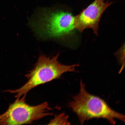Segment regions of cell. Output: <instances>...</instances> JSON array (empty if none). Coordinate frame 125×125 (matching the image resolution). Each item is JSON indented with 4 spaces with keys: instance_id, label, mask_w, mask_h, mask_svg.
Returning a JSON list of instances; mask_svg holds the SVG:
<instances>
[{
    "instance_id": "6da1fadb",
    "label": "cell",
    "mask_w": 125,
    "mask_h": 125,
    "mask_svg": "<svg viewBox=\"0 0 125 125\" xmlns=\"http://www.w3.org/2000/svg\"><path fill=\"white\" fill-rule=\"evenodd\" d=\"M80 85L79 93L69 105L77 115L81 124L93 118L104 119L113 125L116 123L115 119L125 123L124 115L113 110L104 100L87 92L82 80Z\"/></svg>"
},
{
    "instance_id": "7a4b0ae2",
    "label": "cell",
    "mask_w": 125,
    "mask_h": 125,
    "mask_svg": "<svg viewBox=\"0 0 125 125\" xmlns=\"http://www.w3.org/2000/svg\"><path fill=\"white\" fill-rule=\"evenodd\" d=\"M59 54L52 58L41 55L39 57L34 68L26 74L27 82L20 88L15 90L6 91L16 94L15 98H20L32 89L39 85L60 78L64 73L75 72V68L79 65H65L59 62L58 59Z\"/></svg>"
},
{
    "instance_id": "277c9868",
    "label": "cell",
    "mask_w": 125,
    "mask_h": 125,
    "mask_svg": "<svg viewBox=\"0 0 125 125\" xmlns=\"http://www.w3.org/2000/svg\"><path fill=\"white\" fill-rule=\"evenodd\" d=\"M26 95L21 98H17L10 104L7 110L0 115V125L31 124L33 122L48 115H53L48 112L52 109L48 102L36 106H31L26 102Z\"/></svg>"
},
{
    "instance_id": "3957f363",
    "label": "cell",
    "mask_w": 125,
    "mask_h": 125,
    "mask_svg": "<svg viewBox=\"0 0 125 125\" xmlns=\"http://www.w3.org/2000/svg\"><path fill=\"white\" fill-rule=\"evenodd\" d=\"M74 16L63 11L45 9L37 15L32 26L39 37L43 39L62 38L75 29Z\"/></svg>"
},
{
    "instance_id": "5b68a950",
    "label": "cell",
    "mask_w": 125,
    "mask_h": 125,
    "mask_svg": "<svg viewBox=\"0 0 125 125\" xmlns=\"http://www.w3.org/2000/svg\"><path fill=\"white\" fill-rule=\"evenodd\" d=\"M112 4L104 0H95L79 14L74 16L75 29L80 32L85 29L93 30L95 35H98V31L100 20L102 16L108 8Z\"/></svg>"
},
{
    "instance_id": "8992f818",
    "label": "cell",
    "mask_w": 125,
    "mask_h": 125,
    "mask_svg": "<svg viewBox=\"0 0 125 125\" xmlns=\"http://www.w3.org/2000/svg\"><path fill=\"white\" fill-rule=\"evenodd\" d=\"M68 116L64 113L55 115L54 118L51 120L49 125H69L70 123L68 121Z\"/></svg>"
}]
</instances>
